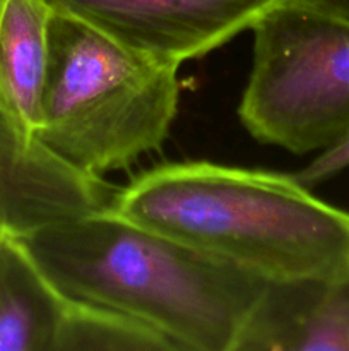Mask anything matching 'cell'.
<instances>
[{
  "mask_svg": "<svg viewBox=\"0 0 349 351\" xmlns=\"http://www.w3.org/2000/svg\"><path fill=\"white\" fill-rule=\"evenodd\" d=\"M23 240L65 297L139 319L177 351H236L267 283L113 208Z\"/></svg>",
  "mask_w": 349,
  "mask_h": 351,
  "instance_id": "obj_1",
  "label": "cell"
},
{
  "mask_svg": "<svg viewBox=\"0 0 349 351\" xmlns=\"http://www.w3.org/2000/svg\"><path fill=\"white\" fill-rule=\"evenodd\" d=\"M112 208L266 281L349 271V213L294 175L209 161L159 165L118 189Z\"/></svg>",
  "mask_w": 349,
  "mask_h": 351,
  "instance_id": "obj_2",
  "label": "cell"
},
{
  "mask_svg": "<svg viewBox=\"0 0 349 351\" xmlns=\"http://www.w3.org/2000/svg\"><path fill=\"white\" fill-rule=\"evenodd\" d=\"M178 69L53 9L36 137L82 173L127 170L166 141Z\"/></svg>",
  "mask_w": 349,
  "mask_h": 351,
  "instance_id": "obj_3",
  "label": "cell"
},
{
  "mask_svg": "<svg viewBox=\"0 0 349 351\" xmlns=\"http://www.w3.org/2000/svg\"><path fill=\"white\" fill-rule=\"evenodd\" d=\"M252 69L238 117L253 139L294 154L349 130V23L277 0L252 26Z\"/></svg>",
  "mask_w": 349,
  "mask_h": 351,
  "instance_id": "obj_4",
  "label": "cell"
},
{
  "mask_svg": "<svg viewBox=\"0 0 349 351\" xmlns=\"http://www.w3.org/2000/svg\"><path fill=\"white\" fill-rule=\"evenodd\" d=\"M127 47L180 67L252 29L277 0H47Z\"/></svg>",
  "mask_w": 349,
  "mask_h": 351,
  "instance_id": "obj_5",
  "label": "cell"
},
{
  "mask_svg": "<svg viewBox=\"0 0 349 351\" xmlns=\"http://www.w3.org/2000/svg\"><path fill=\"white\" fill-rule=\"evenodd\" d=\"M118 187L82 173L0 112V240L112 208Z\"/></svg>",
  "mask_w": 349,
  "mask_h": 351,
  "instance_id": "obj_6",
  "label": "cell"
},
{
  "mask_svg": "<svg viewBox=\"0 0 349 351\" xmlns=\"http://www.w3.org/2000/svg\"><path fill=\"white\" fill-rule=\"evenodd\" d=\"M236 351H349V271L267 281Z\"/></svg>",
  "mask_w": 349,
  "mask_h": 351,
  "instance_id": "obj_7",
  "label": "cell"
},
{
  "mask_svg": "<svg viewBox=\"0 0 349 351\" xmlns=\"http://www.w3.org/2000/svg\"><path fill=\"white\" fill-rule=\"evenodd\" d=\"M53 7L47 0H0V112L36 137Z\"/></svg>",
  "mask_w": 349,
  "mask_h": 351,
  "instance_id": "obj_8",
  "label": "cell"
},
{
  "mask_svg": "<svg viewBox=\"0 0 349 351\" xmlns=\"http://www.w3.org/2000/svg\"><path fill=\"white\" fill-rule=\"evenodd\" d=\"M67 297L23 239L0 240V351H55Z\"/></svg>",
  "mask_w": 349,
  "mask_h": 351,
  "instance_id": "obj_9",
  "label": "cell"
},
{
  "mask_svg": "<svg viewBox=\"0 0 349 351\" xmlns=\"http://www.w3.org/2000/svg\"><path fill=\"white\" fill-rule=\"evenodd\" d=\"M55 351H177L161 332L123 312L67 298Z\"/></svg>",
  "mask_w": 349,
  "mask_h": 351,
  "instance_id": "obj_10",
  "label": "cell"
},
{
  "mask_svg": "<svg viewBox=\"0 0 349 351\" xmlns=\"http://www.w3.org/2000/svg\"><path fill=\"white\" fill-rule=\"evenodd\" d=\"M349 170V130L342 134L337 141L320 151L313 161L307 165L303 170L294 173V177L307 187L327 182L337 177L342 171Z\"/></svg>",
  "mask_w": 349,
  "mask_h": 351,
  "instance_id": "obj_11",
  "label": "cell"
},
{
  "mask_svg": "<svg viewBox=\"0 0 349 351\" xmlns=\"http://www.w3.org/2000/svg\"><path fill=\"white\" fill-rule=\"evenodd\" d=\"M305 3L317 7V9L325 10V12L337 16L349 23V0H301Z\"/></svg>",
  "mask_w": 349,
  "mask_h": 351,
  "instance_id": "obj_12",
  "label": "cell"
}]
</instances>
